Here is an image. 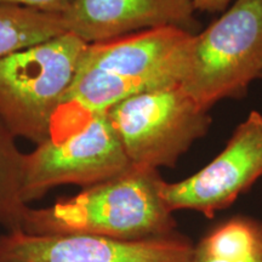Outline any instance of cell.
Instances as JSON below:
<instances>
[{"label": "cell", "mask_w": 262, "mask_h": 262, "mask_svg": "<svg viewBox=\"0 0 262 262\" xmlns=\"http://www.w3.org/2000/svg\"><path fill=\"white\" fill-rule=\"evenodd\" d=\"M64 32L61 15L0 3V60Z\"/></svg>", "instance_id": "8fae6325"}, {"label": "cell", "mask_w": 262, "mask_h": 262, "mask_svg": "<svg viewBox=\"0 0 262 262\" xmlns=\"http://www.w3.org/2000/svg\"><path fill=\"white\" fill-rule=\"evenodd\" d=\"M131 165L173 168L196 140L208 133L209 111L179 84L142 91L107 112Z\"/></svg>", "instance_id": "5b68a950"}, {"label": "cell", "mask_w": 262, "mask_h": 262, "mask_svg": "<svg viewBox=\"0 0 262 262\" xmlns=\"http://www.w3.org/2000/svg\"><path fill=\"white\" fill-rule=\"evenodd\" d=\"M193 35L160 27L88 45L50 136L77 129L133 95L179 84Z\"/></svg>", "instance_id": "6da1fadb"}, {"label": "cell", "mask_w": 262, "mask_h": 262, "mask_svg": "<svg viewBox=\"0 0 262 262\" xmlns=\"http://www.w3.org/2000/svg\"><path fill=\"white\" fill-rule=\"evenodd\" d=\"M194 243L173 232L164 237L122 241L100 235L0 233V262H191Z\"/></svg>", "instance_id": "52a82bcc"}, {"label": "cell", "mask_w": 262, "mask_h": 262, "mask_svg": "<svg viewBox=\"0 0 262 262\" xmlns=\"http://www.w3.org/2000/svg\"><path fill=\"white\" fill-rule=\"evenodd\" d=\"M131 166L107 113L96 114L75 130L50 136L25 153L22 198L29 205L60 186L86 188Z\"/></svg>", "instance_id": "8992f818"}, {"label": "cell", "mask_w": 262, "mask_h": 262, "mask_svg": "<svg viewBox=\"0 0 262 262\" xmlns=\"http://www.w3.org/2000/svg\"><path fill=\"white\" fill-rule=\"evenodd\" d=\"M16 140L0 120V226L6 231L21 229L28 209L22 198L25 153Z\"/></svg>", "instance_id": "7c38bea8"}, {"label": "cell", "mask_w": 262, "mask_h": 262, "mask_svg": "<svg viewBox=\"0 0 262 262\" xmlns=\"http://www.w3.org/2000/svg\"><path fill=\"white\" fill-rule=\"evenodd\" d=\"M191 2L195 11L216 14V12L226 11L232 0H191Z\"/></svg>", "instance_id": "5bb4252c"}, {"label": "cell", "mask_w": 262, "mask_h": 262, "mask_svg": "<svg viewBox=\"0 0 262 262\" xmlns=\"http://www.w3.org/2000/svg\"><path fill=\"white\" fill-rule=\"evenodd\" d=\"M73 0H0L3 4L22 6L47 14L63 15Z\"/></svg>", "instance_id": "4fadbf2b"}, {"label": "cell", "mask_w": 262, "mask_h": 262, "mask_svg": "<svg viewBox=\"0 0 262 262\" xmlns=\"http://www.w3.org/2000/svg\"><path fill=\"white\" fill-rule=\"evenodd\" d=\"M158 169L126 171L45 208H29L22 227L32 234L100 235L122 241L164 237L178 229L162 195Z\"/></svg>", "instance_id": "7a4b0ae2"}, {"label": "cell", "mask_w": 262, "mask_h": 262, "mask_svg": "<svg viewBox=\"0 0 262 262\" xmlns=\"http://www.w3.org/2000/svg\"><path fill=\"white\" fill-rule=\"evenodd\" d=\"M258 78H260V79H262V71H261V73H260V77H258Z\"/></svg>", "instance_id": "9a60e30c"}, {"label": "cell", "mask_w": 262, "mask_h": 262, "mask_svg": "<svg viewBox=\"0 0 262 262\" xmlns=\"http://www.w3.org/2000/svg\"><path fill=\"white\" fill-rule=\"evenodd\" d=\"M195 12L191 0H73L62 19L66 31L95 44L160 27L196 34Z\"/></svg>", "instance_id": "9c48e42d"}, {"label": "cell", "mask_w": 262, "mask_h": 262, "mask_svg": "<svg viewBox=\"0 0 262 262\" xmlns=\"http://www.w3.org/2000/svg\"><path fill=\"white\" fill-rule=\"evenodd\" d=\"M262 71V0H235L224 15L193 35L179 85L210 110L224 98H241Z\"/></svg>", "instance_id": "277c9868"}, {"label": "cell", "mask_w": 262, "mask_h": 262, "mask_svg": "<svg viewBox=\"0 0 262 262\" xmlns=\"http://www.w3.org/2000/svg\"><path fill=\"white\" fill-rule=\"evenodd\" d=\"M191 262H262V221L233 216L194 244Z\"/></svg>", "instance_id": "30bf717a"}, {"label": "cell", "mask_w": 262, "mask_h": 262, "mask_svg": "<svg viewBox=\"0 0 262 262\" xmlns=\"http://www.w3.org/2000/svg\"><path fill=\"white\" fill-rule=\"evenodd\" d=\"M262 176V114L253 111L224 150L202 170L178 182H164L162 195L173 211L194 210L214 217Z\"/></svg>", "instance_id": "ba28073f"}, {"label": "cell", "mask_w": 262, "mask_h": 262, "mask_svg": "<svg viewBox=\"0 0 262 262\" xmlns=\"http://www.w3.org/2000/svg\"><path fill=\"white\" fill-rule=\"evenodd\" d=\"M88 42L70 32L0 60V120L35 146L50 137Z\"/></svg>", "instance_id": "3957f363"}]
</instances>
